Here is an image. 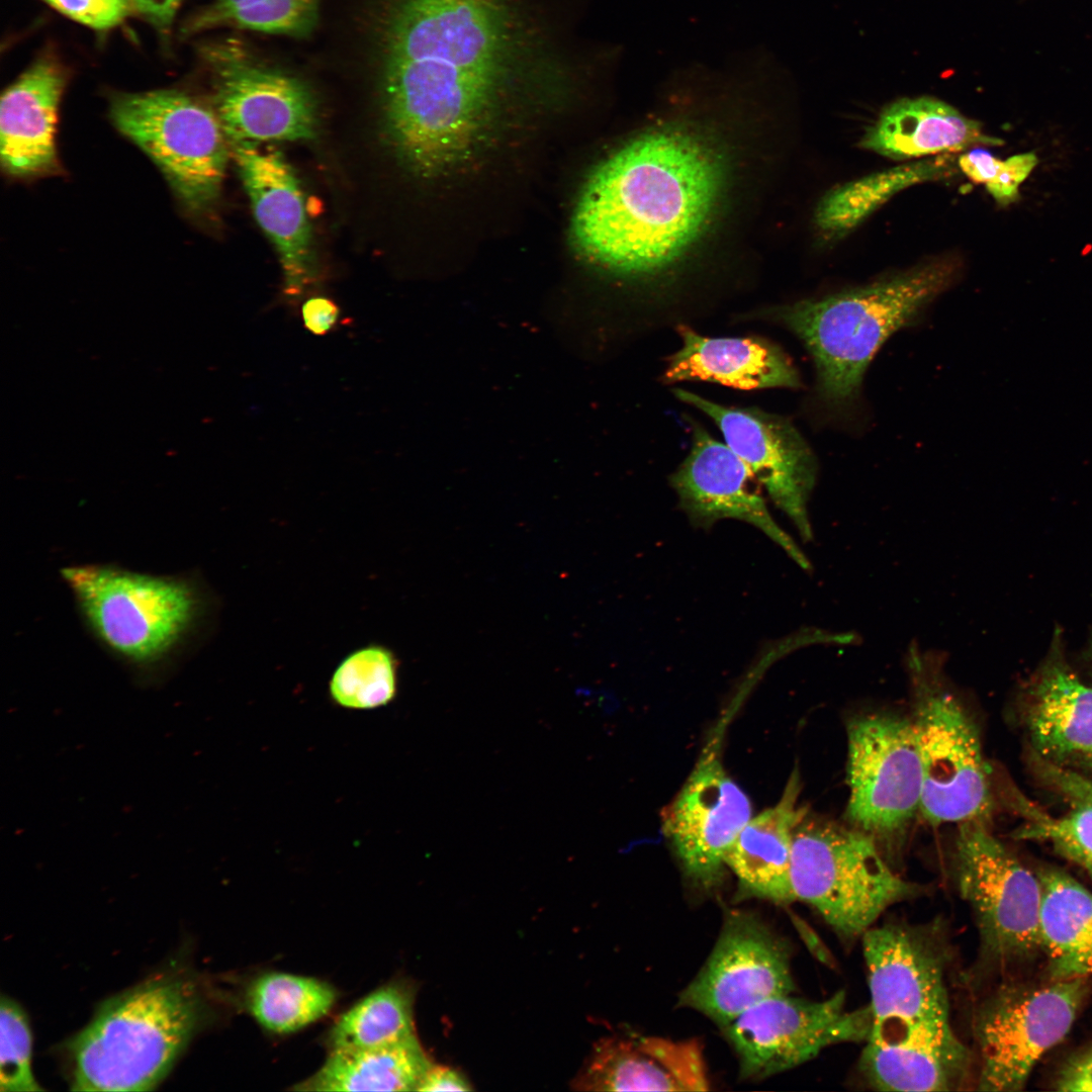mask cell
Segmentation results:
<instances>
[{
    "mask_svg": "<svg viewBox=\"0 0 1092 1092\" xmlns=\"http://www.w3.org/2000/svg\"><path fill=\"white\" fill-rule=\"evenodd\" d=\"M951 857L954 883L974 914L984 954L999 963L1039 947L1041 887L983 822L959 824Z\"/></svg>",
    "mask_w": 1092,
    "mask_h": 1092,
    "instance_id": "10",
    "label": "cell"
},
{
    "mask_svg": "<svg viewBox=\"0 0 1092 1092\" xmlns=\"http://www.w3.org/2000/svg\"><path fill=\"white\" fill-rule=\"evenodd\" d=\"M954 257L928 260L866 285L777 308L776 318L810 353L816 397L833 422L858 412L863 375L895 332L914 325L960 274Z\"/></svg>",
    "mask_w": 1092,
    "mask_h": 1092,
    "instance_id": "4",
    "label": "cell"
},
{
    "mask_svg": "<svg viewBox=\"0 0 1092 1092\" xmlns=\"http://www.w3.org/2000/svg\"><path fill=\"white\" fill-rule=\"evenodd\" d=\"M1037 163L1033 153L1014 155L1003 161L996 177L986 184L988 192L1000 204L1006 205L1018 197V187Z\"/></svg>",
    "mask_w": 1092,
    "mask_h": 1092,
    "instance_id": "36",
    "label": "cell"
},
{
    "mask_svg": "<svg viewBox=\"0 0 1092 1092\" xmlns=\"http://www.w3.org/2000/svg\"><path fill=\"white\" fill-rule=\"evenodd\" d=\"M201 1017L195 986L178 975H161L111 997L70 1044L72 1089L153 1090Z\"/></svg>",
    "mask_w": 1092,
    "mask_h": 1092,
    "instance_id": "5",
    "label": "cell"
},
{
    "mask_svg": "<svg viewBox=\"0 0 1092 1092\" xmlns=\"http://www.w3.org/2000/svg\"><path fill=\"white\" fill-rule=\"evenodd\" d=\"M300 318L307 332L323 337L339 327L341 310L333 299L316 295L307 298L301 304Z\"/></svg>",
    "mask_w": 1092,
    "mask_h": 1092,
    "instance_id": "37",
    "label": "cell"
},
{
    "mask_svg": "<svg viewBox=\"0 0 1092 1092\" xmlns=\"http://www.w3.org/2000/svg\"><path fill=\"white\" fill-rule=\"evenodd\" d=\"M1085 869L1087 870V872L1089 873V875L1092 878V863L1088 864Z\"/></svg>",
    "mask_w": 1092,
    "mask_h": 1092,
    "instance_id": "43",
    "label": "cell"
},
{
    "mask_svg": "<svg viewBox=\"0 0 1092 1092\" xmlns=\"http://www.w3.org/2000/svg\"><path fill=\"white\" fill-rule=\"evenodd\" d=\"M1059 631L1026 694V724L1035 748L1053 760L1092 762V687L1068 664Z\"/></svg>",
    "mask_w": 1092,
    "mask_h": 1092,
    "instance_id": "22",
    "label": "cell"
},
{
    "mask_svg": "<svg viewBox=\"0 0 1092 1092\" xmlns=\"http://www.w3.org/2000/svg\"><path fill=\"white\" fill-rule=\"evenodd\" d=\"M720 736L711 737L662 815L664 834L681 869L690 880L706 889L721 882L725 855L751 818L748 797L722 764Z\"/></svg>",
    "mask_w": 1092,
    "mask_h": 1092,
    "instance_id": "17",
    "label": "cell"
},
{
    "mask_svg": "<svg viewBox=\"0 0 1092 1092\" xmlns=\"http://www.w3.org/2000/svg\"><path fill=\"white\" fill-rule=\"evenodd\" d=\"M0 1091H39L31 1071V1032L22 1008L2 996L0 1002Z\"/></svg>",
    "mask_w": 1092,
    "mask_h": 1092,
    "instance_id": "33",
    "label": "cell"
},
{
    "mask_svg": "<svg viewBox=\"0 0 1092 1092\" xmlns=\"http://www.w3.org/2000/svg\"><path fill=\"white\" fill-rule=\"evenodd\" d=\"M709 1078L702 1045L657 1036L601 1040L573 1082L583 1091H704Z\"/></svg>",
    "mask_w": 1092,
    "mask_h": 1092,
    "instance_id": "20",
    "label": "cell"
},
{
    "mask_svg": "<svg viewBox=\"0 0 1092 1092\" xmlns=\"http://www.w3.org/2000/svg\"><path fill=\"white\" fill-rule=\"evenodd\" d=\"M1084 995V979H1075L1031 990L1004 988L983 1002L974 1019L978 1089H1022L1037 1061L1070 1031Z\"/></svg>",
    "mask_w": 1092,
    "mask_h": 1092,
    "instance_id": "12",
    "label": "cell"
},
{
    "mask_svg": "<svg viewBox=\"0 0 1092 1092\" xmlns=\"http://www.w3.org/2000/svg\"><path fill=\"white\" fill-rule=\"evenodd\" d=\"M846 730L847 819L876 841L895 837L921 806L923 770L912 720L871 713L850 719Z\"/></svg>",
    "mask_w": 1092,
    "mask_h": 1092,
    "instance_id": "11",
    "label": "cell"
},
{
    "mask_svg": "<svg viewBox=\"0 0 1092 1092\" xmlns=\"http://www.w3.org/2000/svg\"><path fill=\"white\" fill-rule=\"evenodd\" d=\"M471 1090L466 1079L456 1070L432 1065L417 1091H468Z\"/></svg>",
    "mask_w": 1092,
    "mask_h": 1092,
    "instance_id": "41",
    "label": "cell"
},
{
    "mask_svg": "<svg viewBox=\"0 0 1092 1092\" xmlns=\"http://www.w3.org/2000/svg\"><path fill=\"white\" fill-rule=\"evenodd\" d=\"M1085 657H1086L1088 663L1091 665V670H1092V636L1090 637V639L1088 641V644H1087V647H1086V650H1085Z\"/></svg>",
    "mask_w": 1092,
    "mask_h": 1092,
    "instance_id": "42",
    "label": "cell"
},
{
    "mask_svg": "<svg viewBox=\"0 0 1092 1092\" xmlns=\"http://www.w3.org/2000/svg\"><path fill=\"white\" fill-rule=\"evenodd\" d=\"M794 990L789 948L752 913L726 915L714 948L679 1005L722 1027L760 1002Z\"/></svg>",
    "mask_w": 1092,
    "mask_h": 1092,
    "instance_id": "15",
    "label": "cell"
},
{
    "mask_svg": "<svg viewBox=\"0 0 1092 1092\" xmlns=\"http://www.w3.org/2000/svg\"><path fill=\"white\" fill-rule=\"evenodd\" d=\"M66 85L64 68L52 57L38 58L3 93L0 103V154L4 171L30 178L58 169L56 130Z\"/></svg>",
    "mask_w": 1092,
    "mask_h": 1092,
    "instance_id": "21",
    "label": "cell"
},
{
    "mask_svg": "<svg viewBox=\"0 0 1092 1092\" xmlns=\"http://www.w3.org/2000/svg\"><path fill=\"white\" fill-rule=\"evenodd\" d=\"M862 937L872 1015L859 1067L889 1091H947L970 1052L950 1023V946L938 921L887 922Z\"/></svg>",
    "mask_w": 1092,
    "mask_h": 1092,
    "instance_id": "3",
    "label": "cell"
},
{
    "mask_svg": "<svg viewBox=\"0 0 1092 1092\" xmlns=\"http://www.w3.org/2000/svg\"><path fill=\"white\" fill-rule=\"evenodd\" d=\"M433 1064L417 1035L375 1049H331L324 1065L293 1089L300 1091H412Z\"/></svg>",
    "mask_w": 1092,
    "mask_h": 1092,
    "instance_id": "27",
    "label": "cell"
},
{
    "mask_svg": "<svg viewBox=\"0 0 1092 1092\" xmlns=\"http://www.w3.org/2000/svg\"><path fill=\"white\" fill-rule=\"evenodd\" d=\"M673 394L714 421L725 443L747 464L775 506L804 541L812 540L808 502L816 483L817 462L793 424L756 407L725 406L679 388Z\"/></svg>",
    "mask_w": 1092,
    "mask_h": 1092,
    "instance_id": "16",
    "label": "cell"
},
{
    "mask_svg": "<svg viewBox=\"0 0 1092 1092\" xmlns=\"http://www.w3.org/2000/svg\"><path fill=\"white\" fill-rule=\"evenodd\" d=\"M954 162L952 155L944 154L873 173L836 187L819 201L814 215L815 223L824 235L840 237L898 192L950 175L956 170Z\"/></svg>",
    "mask_w": 1092,
    "mask_h": 1092,
    "instance_id": "28",
    "label": "cell"
},
{
    "mask_svg": "<svg viewBox=\"0 0 1092 1092\" xmlns=\"http://www.w3.org/2000/svg\"><path fill=\"white\" fill-rule=\"evenodd\" d=\"M375 32L386 135L422 177L466 163L509 97L575 65L528 0H379Z\"/></svg>",
    "mask_w": 1092,
    "mask_h": 1092,
    "instance_id": "1",
    "label": "cell"
},
{
    "mask_svg": "<svg viewBox=\"0 0 1092 1092\" xmlns=\"http://www.w3.org/2000/svg\"><path fill=\"white\" fill-rule=\"evenodd\" d=\"M946 657L941 650H922L916 640L905 654L923 770L920 813L931 825L987 823L993 809L989 767L978 726L945 673Z\"/></svg>",
    "mask_w": 1092,
    "mask_h": 1092,
    "instance_id": "6",
    "label": "cell"
},
{
    "mask_svg": "<svg viewBox=\"0 0 1092 1092\" xmlns=\"http://www.w3.org/2000/svg\"><path fill=\"white\" fill-rule=\"evenodd\" d=\"M415 987L393 981L374 990L343 1013L333 1025L331 1049H375L416 1035Z\"/></svg>",
    "mask_w": 1092,
    "mask_h": 1092,
    "instance_id": "29",
    "label": "cell"
},
{
    "mask_svg": "<svg viewBox=\"0 0 1092 1092\" xmlns=\"http://www.w3.org/2000/svg\"><path fill=\"white\" fill-rule=\"evenodd\" d=\"M399 662L395 653L380 643H369L349 652L334 669L329 681L333 704L349 710H372L391 703L398 689Z\"/></svg>",
    "mask_w": 1092,
    "mask_h": 1092,
    "instance_id": "32",
    "label": "cell"
},
{
    "mask_svg": "<svg viewBox=\"0 0 1092 1092\" xmlns=\"http://www.w3.org/2000/svg\"><path fill=\"white\" fill-rule=\"evenodd\" d=\"M871 1026L869 1005L848 1010L839 991L820 1001L772 997L723 1027L742 1078L759 1080L802 1065L830 1045L866 1041Z\"/></svg>",
    "mask_w": 1092,
    "mask_h": 1092,
    "instance_id": "13",
    "label": "cell"
},
{
    "mask_svg": "<svg viewBox=\"0 0 1092 1092\" xmlns=\"http://www.w3.org/2000/svg\"><path fill=\"white\" fill-rule=\"evenodd\" d=\"M254 214L274 244L283 272L282 293L295 302L316 281L311 233L301 187L283 156L255 143H230Z\"/></svg>",
    "mask_w": 1092,
    "mask_h": 1092,
    "instance_id": "19",
    "label": "cell"
},
{
    "mask_svg": "<svg viewBox=\"0 0 1092 1092\" xmlns=\"http://www.w3.org/2000/svg\"><path fill=\"white\" fill-rule=\"evenodd\" d=\"M321 0H215L191 16L185 35L216 27L305 36L315 26Z\"/></svg>",
    "mask_w": 1092,
    "mask_h": 1092,
    "instance_id": "31",
    "label": "cell"
},
{
    "mask_svg": "<svg viewBox=\"0 0 1092 1092\" xmlns=\"http://www.w3.org/2000/svg\"><path fill=\"white\" fill-rule=\"evenodd\" d=\"M62 14L98 30L118 25L128 15L129 0H43Z\"/></svg>",
    "mask_w": 1092,
    "mask_h": 1092,
    "instance_id": "35",
    "label": "cell"
},
{
    "mask_svg": "<svg viewBox=\"0 0 1092 1092\" xmlns=\"http://www.w3.org/2000/svg\"><path fill=\"white\" fill-rule=\"evenodd\" d=\"M1020 835L1050 841L1060 853L1086 868L1092 863V805L1062 818H1042L1026 825Z\"/></svg>",
    "mask_w": 1092,
    "mask_h": 1092,
    "instance_id": "34",
    "label": "cell"
},
{
    "mask_svg": "<svg viewBox=\"0 0 1092 1092\" xmlns=\"http://www.w3.org/2000/svg\"><path fill=\"white\" fill-rule=\"evenodd\" d=\"M718 154L702 134L679 124L627 141L582 188L571 223L578 251L625 277L667 270L712 220L724 183Z\"/></svg>",
    "mask_w": 1092,
    "mask_h": 1092,
    "instance_id": "2",
    "label": "cell"
},
{
    "mask_svg": "<svg viewBox=\"0 0 1092 1092\" xmlns=\"http://www.w3.org/2000/svg\"><path fill=\"white\" fill-rule=\"evenodd\" d=\"M791 888L841 938L863 935L890 906L923 887L889 866L878 842L853 827L805 815L793 833Z\"/></svg>",
    "mask_w": 1092,
    "mask_h": 1092,
    "instance_id": "7",
    "label": "cell"
},
{
    "mask_svg": "<svg viewBox=\"0 0 1092 1092\" xmlns=\"http://www.w3.org/2000/svg\"><path fill=\"white\" fill-rule=\"evenodd\" d=\"M62 575L96 636L134 662L167 654L201 609L193 584L179 578L101 565L66 567Z\"/></svg>",
    "mask_w": 1092,
    "mask_h": 1092,
    "instance_id": "9",
    "label": "cell"
},
{
    "mask_svg": "<svg viewBox=\"0 0 1092 1092\" xmlns=\"http://www.w3.org/2000/svg\"><path fill=\"white\" fill-rule=\"evenodd\" d=\"M1056 1084L1061 1091H1092V1045L1067 1062Z\"/></svg>",
    "mask_w": 1092,
    "mask_h": 1092,
    "instance_id": "38",
    "label": "cell"
},
{
    "mask_svg": "<svg viewBox=\"0 0 1092 1092\" xmlns=\"http://www.w3.org/2000/svg\"><path fill=\"white\" fill-rule=\"evenodd\" d=\"M131 8L161 33H168L182 0H129Z\"/></svg>",
    "mask_w": 1092,
    "mask_h": 1092,
    "instance_id": "40",
    "label": "cell"
},
{
    "mask_svg": "<svg viewBox=\"0 0 1092 1092\" xmlns=\"http://www.w3.org/2000/svg\"><path fill=\"white\" fill-rule=\"evenodd\" d=\"M1002 163L1003 161L983 150L964 153L957 159L958 167L969 179L985 185L996 177Z\"/></svg>",
    "mask_w": 1092,
    "mask_h": 1092,
    "instance_id": "39",
    "label": "cell"
},
{
    "mask_svg": "<svg viewBox=\"0 0 1092 1092\" xmlns=\"http://www.w3.org/2000/svg\"><path fill=\"white\" fill-rule=\"evenodd\" d=\"M1037 876L1039 946L1046 953L1053 980L1092 976V893L1056 869H1043Z\"/></svg>",
    "mask_w": 1092,
    "mask_h": 1092,
    "instance_id": "26",
    "label": "cell"
},
{
    "mask_svg": "<svg viewBox=\"0 0 1092 1092\" xmlns=\"http://www.w3.org/2000/svg\"><path fill=\"white\" fill-rule=\"evenodd\" d=\"M212 104L229 143L313 139L317 105L299 79L260 65L235 41L201 48Z\"/></svg>",
    "mask_w": 1092,
    "mask_h": 1092,
    "instance_id": "14",
    "label": "cell"
},
{
    "mask_svg": "<svg viewBox=\"0 0 1092 1092\" xmlns=\"http://www.w3.org/2000/svg\"><path fill=\"white\" fill-rule=\"evenodd\" d=\"M682 345L664 373L669 382L703 380L740 389L801 386V378L782 349L765 340L709 338L677 328Z\"/></svg>",
    "mask_w": 1092,
    "mask_h": 1092,
    "instance_id": "23",
    "label": "cell"
},
{
    "mask_svg": "<svg viewBox=\"0 0 1092 1092\" xmlns=\"http://www.w3.org/2000/svg\"><path fill=\"white\" fill-rule=\"evenodd\" d=\"M332 986L318 979L266 973L248 987L246 1003L258 1023L274 1033H289L326 1016L336 1002Z\"/></svg>",
    "mask_w": 1092,
    "mask_h": 1092,
    "instance_id": "30",
    "label": "cell"
},
{
    "mask_svg": "<svg viewBox=\"0 0 1092 1092\" xmlns=\"http://www.w3.org/2000/svg\"><path fill=\"white\" fill-rule=\"evenodd\" d=\"M982 124L939 99L902 98L885 107L859 146L894 160L952 154L975 145H1002Z\"/></svg>",
    "mask_w": 1092,
    "mask_h": 1092,
    "instance_id": "24",
    "label": "cell"
},
{
    "mask_svg": "<svg viewBox=\"0 0 1092 1092\" xmlns=\"http://www.w3.org/2000/svg\"><path fill=\"white\" fill-rule=\"evenodd\" d=\"M692 448L671 475L680 509L695 527L734 519L756 527L802 569L812 565L795 540L775 521L747 464L726 444L692 423ZM760 484V483H759Z\"/></svg>",
    "mask_w": 1092,
    "mask_h": 1092,
    "instance_id": "18",
    "label": "cell"
},
{
    "mask_svg": "<svg viewBox=\"0 0 1092 1092\" xmlns=\"http://www.w3.org/2000/svg\"><path fill=\"white\" fill-rule=\"evenodd\" d=\"M800 777L795 769L779 802L751 817L725 855L739 893L778 904L795 901L791 888L793 833L806 811L798 807Z\"/></svg>",
    "mask_w": 1092,
    "mask_h": 1092,
    "instance_id": "25",
    "label": "cell"
},
{
    "mask_svg": "<svg viewBox=\"0 0 1092 1092\" xmlns=\"http://www.w3.org/2000/svg\"><path fill=\"white\" fill-rule=\"evenodd\" d=\"M110 115L157 165L184 209L197 216L212 209L231 154L213 108L185 92L162 89L114 96Z\"/></svg>",
    "mask_w": 1092,
    "mask_h": 1092,
    "instance_id": "8",
    "label": "cell"
}]
</instances>
